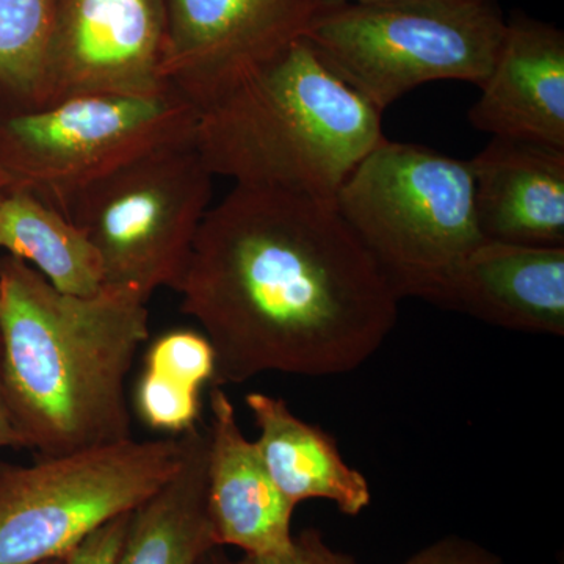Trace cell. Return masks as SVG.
<instances>
[{
    "label": "cell",
    "mask_w": 564,
    "mask_h": 564,
    "mask_svg": "<svg viewBox=\"0 0 564 564\" xmlns=\"http://www.w3.org/2000/svg\"><path fill=\"white\" fill-rule=\"evenodd\" d=\"M165 0H55L36 109L70 96L165 90Z\"/></svg>",
    "instance_id": "10"
},
{
    "label": "cell",
    "mask_w": 564,
    "mask_h": 564,
    "mask_svg": "<svg viewBox=\"0 0 564 564\" xmlns=\"http://www.w3.org/2000/svg\"><path fill=\"white\" fill-rule=\"evenodd\" d=\"M7 192H9V182H7L6 176L0 173V203L6 198Z\"/></svg>",
    "instance_id": "27"
},
{
    "label": "cell",
    "mask_w": 564,
    "mask_h": 564,
    "mask_svg": "<svg viewBox=\"0 0 564 564\" xmlns=\"http://www.w3.org/2000/svg\"><path fill=\"white\" fill-rule=\"evenodd\" d=\"M162 77L196 109L303 39L317 0H165Z\"/></svg>",
    "instance_id": "9"
},
{
    "label": "cell",
    "mask_w": 564,
    "mask_h": 564,
    "mask_svg": "<svg viewBox=\"0 0 564 564\" xmlns=\"http://www.w3.org/2000/svg\"><path fill=\"white\" fill-rule=\"evenodd\" d=\"M144 366L172 373L203 389L214 381V347L203 333L195 329H173L152 343L144 356Z\"/></svg>",
    "instance_id": "20"
},
{
    "label": "cell",
    "mask_w": 564,
    "mask_h": 564,
    "mask_svg": "<svg viewBox=\"0 0 564 564\" xmlns=\"http://www.w3.org/2000/svg\"><path fill=\"white\" fill-rule=\"evenodd\" d=\"M198 109L172 87L152 95H80L0 113L9 191L62 214L85 188L148 152L195 137Z\"/></svg>",
    "instance_id": "6"
},
{
    "label": "cell",
    "mask_w": 564,
    "mask_h": 564,
    "mask_svg": "<svg viewBox=\"0 0 564 564\" xmlns=\"http://www.w3.org/2000/svg\"><path fill=\"white\" fill-rule=\"evenodd\" d=\"M131 513L99 527L63 556L62 564H117Z\"/></svg>",
    "instance_id": "22"
},
{
    "label": "cell",
    "mask_w": 564,
    "mask_h": 564,
    "mask_svg": "<svg viewBox=\"0 0 564 564\" xmlns=\"http://www.w3.org/2000/svg\"><path fill=\"white\" fill-rule=\"evenodd\" d=\"M55 0H0V93L13 110L39 106Z\"/></svg>",
    "instance_id": "18"
},
{
    "label": "cell",
    "mask_w": 564,
    "mask_h": 564,
    "mask_svg": "<svg viewBox=\"0 0 564 564\" xmlns=\"http://www.w3.org/2000/svg\"><path fill=\"white\" fill-rule=\"evenodd\" d=\"M182 437L180 469L132 511L117 564H202L218 549L207 511V426Z\"/></svg>",
    "instance_id": "16"
},
{
    "label": "cell",
    "mask_w": 564,
    "mask_h": 564,
    "mask_svg": "<svg viewBox=\"0 0 564 564\" xmlns=\"http://www.w3.org/2000/svg\"><path fill=\"white\" fill-rule=\"evenodd\" d=\"M184 437L121 441L0 463V564L63 558L88 534L132 513L180 469Z\"/></svg>",
    "instance_id": "7"
},
{
    "label": "cell",
    "mask_w": 564,
    "mask_h": 564,
    "mask_svg": "<svg viewBox=\"0 0 564 564\" xmlns=\"http://www.w3.org/2000/svg\"><path fill=\"white\" fill-rule=\"evenodd\" d=\"M207 425V511L218 547L232 545L247 555L291 547L295 507L270 477L254 441L237 421L228 393L210 386Z\"/></svg>",
    "instance_id": "12"
},
{
    "label": "cell",
    "mask_w": 564,
    "mask_h": 564,
    "mask_svg": "<svg viewBox=\"0 0 564 564\" xmlns=\"http://www.w3.org/2000/svg\"><path fill=\"white\" fill-rule=\"evenodd\" d=\"M41 564H62V558L51 560V562L41 563Z\"/></svg>",
    "instance_id": "28"
},
{
    "label": "cell",
    "mask_w": 564,
    "mask_h": 564,
    "mask_svg": "<svg viewBox=\"0 0 564 564\" xmlns=\"http://www.w3.org/2000/svg\"><path fill=\"white\" fill-rule=\"evenodd\" d=\"M481 236L530 247H564V150L492 137L469 161Z\"/></svg>",
    "instance_id": "14"
},
{
    "label": "cell",
    "mask_w": 564,
    "mask_h": 564,
    "mask_svg": "<svg viewBox=\"0 0 564 564\" xmlns=\"http://www.w3.org/2000/svg\"><path fill=\"white\" fill-rule=\"evenodd\" d=\"M223 558H225V556L218 552V549H214V551L204 558L202 564H223Z\"/></svg>",
    "instance_id": "26"
},
{
    "label": "cell",
    "mask_w": 564,
    "mask_h": 564,
    "mask_svg": "<svg viewBox=\"0 0 564 564\" xmlns=\"http://www.w3.org/2000/svg\"><path fill=\"white\" fill-rule=\"evenodd\" d=\"M381 118L300 39L198 111L195 144L234 185L334 199L386 139Z\"/></svg>",
    "instance_id": "3"
},
{
    "label": "cell",
    "mask_w": 564,
    "mask_h": 564,
    "mask_svg": "<svg viewBox=\"0 0 564 564\" xmlns=\"http://www.w3.org/2000/svg\"><path fill=\"white\" fill-rule=\"evenodd\" d=\"M470 107L475 129L564 150V33L516 14Z\"/></svg>",
    "instance_id": "11"
},
{
    "label": "cell",
    "mask_w": 564,
    "mask_h": 564,
    "mask_svg": "<svg viewBox=\"0 0 564 564\" xmlns=\"http://www.w3.org/2000/svg\"><path fill=\"white\" fill-rule=\"evenodd\" d=\"M0 248L61 292L88 296L104 288L101 261L87 236L32 193L13 188L0 203Z\"/></svg>",
    "instance_id": "17"
},
{
    "label": "cell",
    "mask_w": 564,
    "mask_h": 564,
    "mask_svg": "<svg viewBox=\"0 0 564 564\" xmlns=\"http://www.w3.org/2000/svg\"><path fill=\"white\" fill-rule=\"evenodd\" d=\"M223 564H358L351 555L336 551L326 543L321 530L306 529L293 536L291 547L269 555H247Z\"/></svg>",
    "instance_id": "21"
},
{
    "label": "cell",
    "mask_w": 564,
    "mask_h": 564,
    "mask_svg": "<svg viewBox=\"0 0 564 564\" xmlns=\"http://www.w3.org/2000/svg\"><path fill=\"white\" fill-rule=\"evenodd\" d=\"M212 180L193 137L85 188L66 217L98 252L104 285L147 299L162 288L176 292L210 207Z\"/></svg>",
    "instance_id": "8"
},
{
    "label": "cell",
    "mask_w": 564,
    "mask_h": 564,
    "mask_svg": "<svg viewBox=\"0 0 564 564\" xmlns=\"http://www.w3.org/2000/svg\"><path fill=\"white\" fill-rule=\"evenodd\" d=\"M321 9L340 6H367V3L410 2V0H317Z\"/></svg>",
    "instance_id": "25"
},
{
    "label": "cell",
    "mask_w": 564,
    "mask_h": 564,
    "mask_svg": "<svg viewBox=\"0 0 564 564\" xmlns=\"http://www.w3.org/2000/svg\"><path fill=\"white\" fill-rule=\"evenodd\" d=\"M148 302L107 285L61 292L28 262L0 258L3 389L22 448L57 456L131 440L126 384L150 337Z\"/></svg>",
    "instance_id": "2"
},
{
    "label": "cell",
    "mask_w": 564,
    "mask_h": 564,
    "mask_svg": "<svg viewBox=\"0 0 564 564\" xmlns=\"http://www.w3.org/2000/svg\"><path fill=\"white\" fill-rule=\"evenodd\" d=\"M7 447L22 448V443L7 403L6 389H3L2 350H0V448Z\"/></svg>",
    "instance_id": "24"
},
{
    "label": "cell",
    "mask_w": 564,
    "mask_h": 564,
    "mask_svg": "<svg viewBox=\"0 0 564 564\" xmlns=\"http://www.w3.org/2000/svg\"><path fill=\"white\" fill-rule=\"evenodd\" d=\"M505 28L494 0H410L321 9L303 39L348 87L384 113L429 82L480 87Z\"/></svg>",
    "instance_id": "5"
},
{
    "label": "cell",
    "mask_w": 564,
    "mask_h": 564,
    "mask_svg": "<svg viewBox=\"0 0 564 564\" xmlns=\"http://www.w3.org/2000/svg\"><path fill=\"white\" fill-rule=\"evenodd\" d=\"M199 391L172 373L144 366L135 388V410L155 432L181 436L199 423Z\"/></svg>",
    "instance_id": "19"
},
{
    "label": "cell",
    "mask_w": 564,
    "mask_h": 564,
    "mask_svg": "<svg viewBox=\"0 0 564 564\" xmlns=\"http://www.w3.org/2000/svg\"><path fill=\"white\" fill-rule=\"evenodd\" d=\"M334 204L397 299L440 306L452 274L481 240L469 161L383 139Z\"/></svg>",
    "instance_id": "4"
},
{
    "label": "cell",
    "mask_w": 564,
    "mask_h": 564,
    "mask_svg": "<svg viewBox=\"0 0 564 564\" xmlns=\"http://www.w3.org/2000/svg\"><path fill=\"white\" fill-rule=\"evenodd\" d=\"M527 334L564 336V247L484 239L452 274L440 303Z\"/></svg>",
    "instance_id": "13"
},
{
    "label": "cell",
    "mask_w": 564,
    "mask_h": 564,
    "mask_svg": "<svg viewBox=\"0 0 564 564\" xmlns=\"http://www.w3.org/2000/svg\"><path fill=\"white\" fill-rule=\"evenodd\" d=\"M176 292L214 347L218 388L267 372L350 373L399 318L334 199L242 185L207 210Z\"/></svg>",
    "instance_id": "1"
},
{
    "label": "cell",
    "mask_w": 564,
    "mask_h": 564,
    "mask_svg": "<svg viewBox=\"0 0 564 564\" xmlns=\"http://www.w3.org/2000/svg\"><path fill=\"white\" fill-rule=\"evenodd\" d=\"M402 564H505L499 555L469 538H441Z\"/></svg>",
    "instance_id": "23"
},
{
    "label": "cell",
    "mask_w": 564,
    "mask_h": 564,
    "mask_svg": "<svg viewBox=\"0 0 564 564\" xmlns=\"http://www.w3.org/2000/svg\"><path fill=\"white\" fill-rule=\"evenodd\" d=\"M2 106H3V98H2V93H0V113H2Z\"/></svg>",
    "instance_id": "29"
},
{
    "label": "cell",
    "mask_w": 564,
    "mask_h": 564,
    "mask_svg": "<svg viewBox=\"0 0 564 564\" xmlns=\"http://www.w3.org/2000/svg\"><path fill=\"white\" fill-rule=\"evenodd\" d=\"M245 403L259 430V454L289 503L328 500L350 518L370 507L369 480L345 462L325 430L300 419L280 397L251 392Z\"/></svg>",
    "instance_id": "15"
}]
</instances>
